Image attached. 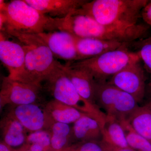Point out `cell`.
Listing matches in <instances>:
<instances>
[{
    "mask_svg": "<svg viewBox=\"0 0 151 151\" xmlns=\"http://www.w3.org/2000/svg\"><path fill=\"white\" fill-rule=\"evenodd\" d=\"M1 32L38 34L59 30L64 19L55 18L42 14L24 0L0 1Z\"/></svg>",
    "mask_w": 151,
    "mask_h": 151,
    "instance_id": "6da1fadb",
    "label": "cell"
},
{
    "mask_svg": "<svg viewBox=\"0 0 151 151\" xmlns=\"http://www.w3.org/2000/svg\"><path fill=\"white\" fill-rule=\"evenodd\" d=\"M5 32L21 44L25 53L23 70L14 79L42 86V83L58 65L59 61L37 34Z\"/></svg>",
    "mask_w": 151,
    "mask_h": 151,
    "instance_id": "7a4b0ae2",
    "label": "cell"
},
{
    "mask_svg": "<svg viewBox=\"0 0 151 151\" xmlns=\"http://www.w3.org/2000/svg\"><path fill=\"white\" fill-rule=\"evenodd\" d=\"M147 0H94L88 1L82 9L101 24L128 28L138 24Z\"/></svg>",
    "mask_w": 151,
    "mask_h": 151,
    "instance_id": "3957f363",
    "label": "cell"
},
{
    "mask_svg": "<svg viewBox=\"0 0 151 151\" xmlns=\"http://www.w3.org/2000/svg\"><path fill=\"white\" fill-rule=\"evenodd\" d=\"M44 82L45 83L42 88L46 89L54 100L92 116L103 128L106 121V114L97 105L89 103L78 94L60 63Z\"/></svg>",
    "mask_w": 151,
    "mask_h": 151,
    "instance_id": "277c9868",
    "label": "cell"
},
{
    "mask_svg": "<svg viewBox=\"0 0 151 151\" xmlns=\"http://www.w3.org/2000/svg\"><path fill=\"white\" fill-rule=\"evenodd\" d=\"M128 46L108 52L96 57L67 63L72 67L86 70L97 82H107V79H110L130 63L140 59L136 52L128 49Z\"/></svg>",
    "mask_w": 151,
    "mask_h": 151,
    "instance_id": "5b68a950",
    "label": "cell"
},
{
    "mask_svg": "<svg viewBox=\"0 0 151 151\" xmlns=\"http://www.w3.org/2000/svg\"><path fill=\"white\" fill-rule=\"evenodd\" d=\"M94 98L95 104L105 111L106 116L119 122L127 120L139 106L132 95L108 82L95 81Z\"/></svg>",
    "mask_w": 151,
    "mask_h": 151,
    "instance_id": "8992f818",
    "label": "cell"
},
{
    "mask_svg": "<svg viewBox=\"0 0 151 151\" xmlns=\"http://www.w3.org/2000/svg\"><path fill=\"white\" fill-rule=\"evenodd\" d=\"M140 59L129 63L107 81L132 95L138 103L142 101L146 91L145 76Z\"/></svg>",
    "mask_w": 151,
    "mask_h": 151,
    "instance_id": "52a82bcc",
    "label": "cell"
},
{
    "mask_svg": "<svg viewBox=\"0 0 151 151\" xmlns=\"http://www.w3.org/2000/svg\"><path fill=\"white\" fill-rule=\"evenodd\" d=\"M42 86L4 77L0 92V107L7 105H19L35 103L42 91Z\"/></svg>",
    "mask_w": 151,
    "mask_h": 151,
    "instance_id": "ba28073f",
    "label": "cell"
},
{
    "mask_svg": "<svg viewBox=\"0 0 151 151\" xmlns=\"http://www.w3.org/2000/svg\"><path fill=\"white\" fill-rule=\"evenodd\" d=\"M8 115L22 124L25 129L32 132L50 130L54 123L45 108L36 103L16 105Z\"/></svg>",
    "mask_w": 151,
    "mask_h": 151,
    "instance_id": "9c48e42d",
    "label": "cell"
},
{
    "mask_svg": "<svg viewBox=\"0 0 151 151\" xmlns=\"http://www.w3.org/2000/svg\"><path fill=\"white\" fill-rule=\"evenodd\" d=\"M47 45L55 58L70 63L78 61L73 35L63 30L37 34Z\"/></svg>",
    "mask_w": 151,
    "mask_h": 151,
    "instance_id": "30bf717a",
    "label": "cell"
},
{
    "mask_svg": "<svg viewBox=\"0 0 151 151\" xmlns=\"http://www.w3.org/2000/svg\"><path fill=\"white\" fill-rule=\"evenodd\" d=\"M0 35V59L8 70L9 77L14 79L23 70L25 57L24 48L16 39L9 40L6 33L1 32Z\"/></svg>",
    "mask_w": 151,
    "mask_h": 151,
    "instance_id": "8fae6325",
    "label": "cell"
},
{
    "mask_svg": "<svg viewBox=\"0 0 151 151\" xmlns=\"http://www.w3.org/2000/svg\"><path fill=\"white\" fill-rule=\"evenodd\" d=\"M73 36L78 60L96 57L108 52L130 45L131 44L95 38H82Z\"/></svg>",
    "mask_w": 151,
    "mask_h": 151,
    "instance_id": "7c38bea8",
    "label": "cell"
},
{
    "mask_svg": "<svg viewBox=\"0 0 151 151\" xmlns=\"http://www.w3.org/2000/svg\"><path fill=\"white\" fill-rule=\"evenodd\" d=\"M42 14L55 18H65L70 13L80 8L86 0H24Z\"/></svg>",
    "mask_w": 151,
    "mask_h": 151,
    "instance_id": "4fadbf2b",
    "label": "cell"
},
{
    "mask_svg": "<svg viewBox=\"0 0 151 151\" xmlns=\"http://www.w3.org/2000/svg\"><path fill=\"white\" fill-rule=\"evenodd\" d=\"M63 68L81 97L96 105L94 98L95 80L92 76L84 69L72 67L67 63L63 65Z\"/></svg>",
    "mask_w": 151,
    "mask_h": 151,
    "instance_id": "5bb4252c",
    "label": "cell"
},
{
    "mask_svg": "<svg viewBox=\"0 0 151 151\" xmlns=\"http://www.w3.org/2000/svg\"><path fill=\"white\" fill-rule=\"evenodd\" d=\"M72 136L78 142H99L103 137L102 128L98 121L93 117L85 115L74 123Z\"/></svg>",
    "mask_w": 151,
    "mask_h": 151,
    "instance_id": "9a60e30c",
    "label": "cell"
},
{
    "mask_svg": "<svg viewBox=\"0 0 151 151\" xmlns=\"http://www.w3.org/2000/svg\"><path fill=\"white\" fill-rule=\"evenodd\" d=\"M1 129L3 141L9 147H16L25 144V129L16 119L7 115L1 121Z\"/></svg>",
    "mask_w": 151,
    "mask_h": 151,
    "instance_id": "2e32d148",
    "label": "cell"
},
{
    "mask_svg": "<svg viewBox=\"0 0 151 151\" xmlns=\"http://www.w3.org/2000/svg\"><path fill=\"white\" fill-rule=\"evenodd\" d=\"M45 108L53 122L67 124L74 123L82 116L88 115L54 99L49 102Z\"/></svg>",
    "mask_w": 151,
    "mask_h": 151,
    "instance_id": "e0dca14e",
    "label": "cell"
},
{
    "mask_svg": "<svg viewBox=\"0 0 151 151\" xmlns=\"http://www.w3.org/2000/svg\"><path fill=\"white\" fill-rule=\"evenodd\" d=\"M102 135L101 140L105 142L119 147L132 149L128 144L121 123L113 117H106L105 125L102 129Z\"/></svg>",
    "mask_w": 151,
    "mask_h": 151,
    "instance_id": "ac0fdd59",
    "label": "cell"
},
{
    "mask_svg": "<svg viewBox=\"0 0 151 151\" xmlns=\"http://www.w3.org/2000/svg\"><path fill=\"white\" fill-rule=\"evenodd\" d=\"M127 120L138 134L151 143V111L147 106H138Z\"/></svg>",
    "mask_w": 151,
    "mask_h": 151,
    "instance_id": "d6986e66",
    "label": "cell"
},
{
    "mask_svg": "<svg viewBox=\"0 0 151 151\" xmlns=\"http://www.w3.org/2000/svg\"><path fill=\"white\" fill-rule=\"evenodd\" d=\"M51 145L53 151H60L69 147L72 129L68 124L54 122L50 129Z\"/></svg>",
    "mask_w": 151,
    "mask_h": 151,
    "instance_id": "ffe728a7",
    "label": "cell"
},
{
    "mask_svg": "<svg viewBox=\"0 0 151 151\" xmlns=\"http://www.w3.org/2000/svg\"><path fill=\"white\" fill-rule=\"evenodd\" d=\"M23 145L31 151H53L51 145V134L46 130L32 132L27 137Z\"/></svg>",
    "mask_w": 151,
    "mask_h": 151,
    "instance_id": "44dd1931",
    "label": "cell"
},
{
    "mask_svg": "<svg viewBox=\"0 0 151 151\" xmlns=\"http://www.w3.org/2000/svg\"><path fill=\"white\" fill-rule=\"evenodd\" d=\"M119 122L124 129L127 142L131 148L135 151H151L150 142L138 134L127 120Z\"/></svg>",
    "mask_w": 151,
    "mask_h": 151,
    "instance_id": "7402d4cb",
    "label": "cell"
},
{
    "mask_svg": "<svg viewBox=\"0 0 151 151\" xmlns=\"http://www.w3.org/2000/svg\"><path fill=\"white\" fill-rule=\"evenodd\" d=\"M134 47L146 70L151 75V36L135 41L131 44Z\"/></svg>",
    "mask_w": 151,
    "mask_h": 151,
    "instance_id": "603a6c76",
    "label": "cell"
},
{
    "mask_svg": "<svg viewBox=\"0 0 151 151\" xmlns=\"http://www.w3.org/2000/svg\"><path fill=\"white\" fill-rule=\"evenodd\" d=\"M65 151H103L99 142H78L69 146Z\"/></svg>",
    "mask_w": 151,
    "mask_h": 151,
    "instance_id": "cb8c5ba5",
    "label": "cell"
},
{
    "mask_svg": "<svg viewBox=\"0 0 151 151\" xmlns=\"http://www.w3.org/2000/svg\"><path fill=\"white\" fill-rule=\"evenodd\" d=\"M103 151H135L132 149L124 148L112 145L101 140L99 142Z\"/></svg>",
    "mask_w": 151,
    "mask_h": 151,
    "instance_id": "d4e9b609",
    "label": "cell"
},
{
    "mask_svg": "<svg viewBox=\"0 0 151 151\" xmlns=\"http://www.w3.org/2000/svg\"><path fill=\"white\" fill-rule=\"evenodd\" d=\"M142 18L148 25L151 26V1H149L147 5L143 9Z\"/></svg>",
    "mask_w": 151,
    "mask_h": 151,
    "instance_id": "484cf974",
    "label": "cell"
},
{
    "mask_svg": "<svg viewBox=\"0 0 151 151\" xmlns=\"http://www.w3.org/2000/svg\"><path fill=\"white\" fill-rule=\"evenodd\" d=\"M0 151H12V148L2 141L0 143Z\"/></svg>",
    "mask_w": 151,
    "mask_h": 151,
    "instance_id": "4316f807",
    "label": "cell"
},
{
    "mask_svg": "<svg viewBox=\"0 0 151 151\" xmlns=\"http://www.w3.org/2000/svg\"><path fill=\"white\" fill-rule=\"evenodd\" d=\"M12 151H31L29 150L26 148L23 145L19 148L17 149H12Z\"/></svg>",
    "mask_w": 151,
    "mask_h": 151,
    "instance_id": "83f0119b",
    "label": "cell"
},
{
    "mask_svg": "<svg viewBox=\"0 0 151 151\" xmlns=\"http://www.w3.org/2000/svg\"><path fill=\"white\" fill-rule=\"evenodd\" d=\"M146 91L149 94L151 95V82H150L146 86Z\"/></svg>",
    "mask_w": 151,
    "mask_h": 151,
    "instance_id": "f1b7e54d",
    "label": "cell"
},
{
    "mask_svg": "<svg viewBox=\"0 0 151 151\" xmlns=\"http://www.w3.org/2000/svg\"><path fill=\"white\" fill-rule=\"evenodd\" d=\"M146 106L148 107L149 108L150 110L151 111V100H150V101L148 103H147V104L145 105Z\"/></svg>",
    "mask_w": 151,
    "mask_h": 151,
    "instance_id": "f546056e",
    "label": "cell"
},
{
    "mask_svg": "<svg viewBox=\"0 0 151 151\" xmlns=\"http://www.w3.org/2000/svg\"><path fill=\"white\" fill-rule=\"evenodd\" d=\"M60 151H65V149H64V150H63Z\"/></svg>",
    "mask_w": 151,
    "mask_h": 151,
    "instance_id": "4dcf8cb0",
    "label": "cell"
}]
</instances>
